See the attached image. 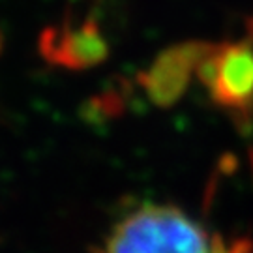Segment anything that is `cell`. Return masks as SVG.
I'll return each mask as SVG.
<instances>
[{"label": "cell", "mask_w": 253, "mask_h": 253, "mask_svg": "<svg viewBox=\"0 0 253 253\" xmlns=\"http://www.w3.org/2000/svg\"><path fill=\"white\" fill-rule=\"evenodd\" d=\"M98 253H233V244L171 205H143L113 227Z\"/></svg>", "instance_id": "obj_1"}, {"label": "cell", "mask_w": 253, "mask_h": 253, "mask_svg": "<svg viewBox=\"0 0 253 253\" xmlns=\"http://www.w3.org/2000/svg\"><path fill=\"white\" fill-rule=\"evenodd\" d=\"M195 79L236 126L253 127V30L238 40L212 43Z\"/></svg>", "instance_id": "obj_2"}, {"label": "cell", "mask_w": 253, "mask_h": 253, "mask_svg": "<svg viewBox=\"0 0 253 253\" xmlns=\"http://www.w3.org/2000/svg\"><path fill=\"white\" fill-rule=\"evenodd\" d=\"M40 53L49 64L70 72H84L103 64L111 47L94 17H66L40 36Z\"/></svg>", "instance_id": "obj_3"}, {"label": "cell", "mask_w": 253, "mask_h": 253, "mask_svg": "<svg viewBox=\"0 0 253 253\" xmlns=\"http://www.w3.org/2000/svg\"><path fill=\"white\" fill-rule=\"evenodd\" d=\"M210 45L208 42H182L162 51L137 77L146 98L163 109L176 105L191 79L197 77L199 64Z\"/></svg>", "instance_id": "obj_4"}]
</instances>
